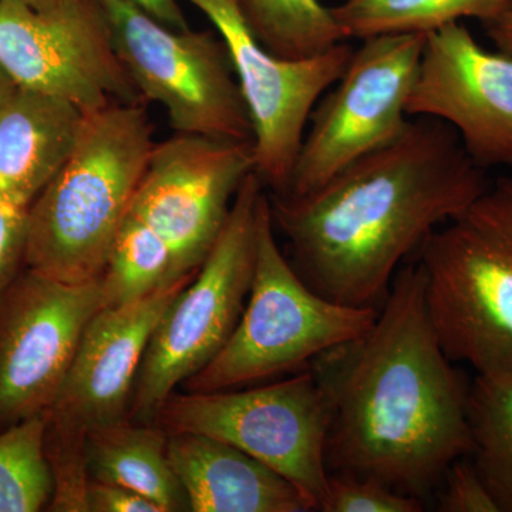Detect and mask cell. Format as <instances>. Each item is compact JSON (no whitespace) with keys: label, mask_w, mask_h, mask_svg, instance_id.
Here are the masks:
<instances>
[{"label":"cell","mask_w":512,"mask_h":512,"mask_svg":"<svg viewBox=\"0 0 512 512\" xmlns=\"http://www.w3.org/2000/svg\"><path fill=\"white\" fill-rule=\"evenodd\" d=\"M424 40L426 35L375 36L353 49L345 72L309 117L291 183L281 195L316 190L406 130L407 97Z\"/></svg>","instance_id":"9"},{"label":"cell","mask_w":512,"mask_h":512,"mask_svg":"<svg viewBox=\"0 0 512 512\" xmlns=\"http://www.w3.org/2000/svg\"><path fill=\"white\" fill-rule=\"evenodd\" d=\"M484 28L495 49L512 57V8L497 19L484 23Z\"/></svg>","instance_id":"29"},{"label":"cell","mask_w":512,"mask_h":512,"mask_svg":"<svg viewBox=\"0 0 512 512\" xmlns=\"http://www.w3.org/2000/svg\"><path fill=\"white\" fill-rule=\"evenodd\" d=\"M266 197L254 171L239 188L204 264L158 320L138 370L128 419L156 420L165 400L210 365L231 338L251 291Z\"/></svg>","instance_id":"6"},{"label":"cell","mask_w":512,"mask_h":512,"mask_svg":"<svg viewBox=\"0 0 512 512\" xmlns=\"http://www.w3.org/2000/svg\"><path fill=\"white\" fill-rule=\"evenodd\" d=\"M379 309L330 301L303 281L276 242L268 194L244 312L210 365L183 384L185 392L238 389L308 369L319 356L372 328Z\"/></svg>","instance_id":"5"},{"label":"cell","mask_w":512,"mask_h":512,"mask_svg":"<svg viewBox=\"0 0 512 512\" xmlns=\"http://www.w3.org/2000/svg\"><path fill=\"white\" fill-rule=\"evenodd\" d=\"M330 417L328 394L308 367L251 389L175 392L154 421L168 434H204L232 444L291 481L322 511Z\"/></svg>","instance_id":"7"},{"label":"cell","mask_w":512,"mask_h":512,"mask_svg":"<svg viewBox=\"0 0 512 512\" xmlns=\"http://www.w3.org/2000/svg\"><path fill=\"white\" fill-rule=\"evenodd\" d=\"M46 412L0 430V512L47 510L53 478L45 453Z\"/></svg>","instance_id":"23"},{"label":"cell","mask_w":512,"mask_h":512,"mask_svg":"<svg viewBox=\"0 0 512 512\" xmlns=\"http://www.w3.org/2000/svg\"><path fill=\"white\" fill-rule=\"evenodd\" d=\"M26 5L32 6L35 9H50L53 6L60 5L64 0H22Z\"/></svg>","instance_id":"31"},{"label":"cell","mask_w":512,"mask_h":512,"mask_svg":"<svg viewBox=\"0 0 512 512\" xmlns=\"http://www.w3.org/2000/svg\"><path fill=\"white\" fill-rule=\"evenodd\" d=\"M424 501L372 478L330 474L320 512H421Z\"/></svg>","instance_id":"24"},{"label":"cell","mask_w":512,"mask_h":512,"mask_svg":"<svg viewBox=\"0 0 512 512\" xmlns=\"http://www.w3.org/2000/svg\"><path fill=\"white\" fill-rule=\"evenodd\" d=\"M0 63L20 89L69 101L83 114L144 101L99 0H64L50 9L0 0Z\"/></svg>","instance_id":"10"},{"label":"cell","mask_w":512,"mask_h":512,"mask_svg":"<svg viewBox=\"0 0 512 512\" xmlns=\"http://www.w3.org/2000/svg\"><path fill=\"white\" fill-rule=\"evenodd\" d=\"M143 103L83 114L66 161L28 211L25 266L66 282L99 279L154 144Z\"/></svg>","instance_id":"3"},{"label":"cell","mask_w":512,"mask_h":512,"mask_svg":"<svg viewBox=\"0 0 512 512\" xmlns=\"http://www.w3.org/2000/svg\"><path fill=\"white\" fill-rule=\"evenodd\" d=\"M183 276L167 242L128 212L99 276L103 306L140 301Z\"/></svg>","instance_id":"21"},{"label":"cell","mask_w":512,"mask_h":512,"mask_svg":"<svg viewBox=\"0 0 512 512\" xmlns=\"http://www.w3.org/2000/svg\"><path fill=\"white\" fill-rule=\"evenodd\" d=\"M437 498L440 512H500L473 461L458 458L444 473Z\"/></svg>","instance_id":"25"},{"label":"cell","mask_w":512,"mask_h":512,"mask_svg":"<svg viewBox=\"0 0 512 512\" xmlns=\"http://www.w3.org/2000/svg\"><path fill=\"white\" fill-rule=\"evenodd\" d=\"M114 47L144 101L175 133L252 141L251 117L220 35L171 29L131 0H99Z\"/></svg>","instance_id":"8"},{"label":"cell","mask_w":512,"mask_h":512,"mask_svg":"<svg viewBox=\"0 0 512 512\" xmlns=\"http://www.w3.org/2000/svg\"><path fill=\"white\" fill-rule=\"evenodd\" d=\"M254 171L252 141L175 133L154 144L128 212L167 242L181 275L194 274Z\"/></svg>","instance_id":"12"},{"label":"cell","mask_w":512,"mask_h":512,"mask_svg":"<svg viewBox=\"0 0 512 512\" xmlns=\"http://www.w3.org/2000/svg\"><path fill=\"white\" fill-rule=\"evenodd\" d=\"M168 433L156 421L121 420L87 433L86 460L94 481L123 485L163 512L190 511L167 451Z\"/></svg>","instance_id":"18"},{"label":"cell","mask_w":512,"mask_h":512,"mask_svg":"<svg viewBox=\"0 0 512 512\" xmlns=\"http://www.w3.org/2000/svg\"><path fill=\"white\" fill-rule=\"evenodd\" d=\"M417 262L431 322L451 362L512 367V177L498 178L424 239Z\"/></svg>","instance_id":"4"},{"label":"cell","mask_w":512,"mask_h":512,"mask_svg":"<svg viewBox=\"0 0 512 512\" xmlns=\"http://www.w3.org/2000/svg\"><path fill=\"white\" fill-rule=\"evenodd\" d=\"M141 9L146 10L148 15L156 18L158 22L164 23L171 29H190L187 25L183 10L175 0H131Z\"/></svg>","instance_id":"28"},{"label":"cell","mask_w":512,"mask_h":512,"mask_svg":"<svg viewBox=\"0 0 512 512\" xmlns=\"http://www.w3.org/2000/svg\"><path fill=\"white\" fill-rule=\"evenodd\" d=\"M167 451L192 512L315 511L291 481L225 441L170 433Z\"/></svg>","instance_id":"16"},{"label":"cell","mask_w":512,"mask_h":512,"mask_svg":"<svg viewBox=\"0 0 512 512\" xmlns=\"http://www.w3.org/2000/svg\"><path fill=\"white\" fill-rule=\"evenodd\" d=\"M194 274L127 305L100 309L84 329L62 386L46 410V429L87 433L128 419L138 370L165 309Z\"/></svg>","instance_id":"15"},{"label":"cell","mask_w":512,"mask_h":512,"mask_svg":"<svg viewBox=\"0 0 512 512\" xmlns=\"http://www.w3.org/2000/svg\"><path fill=\"white\" fill-rule=\"evenodd\" d=\"M467 419L471 461L498 511L512 512V367L477 373L468 386Z\"/></svg>","instance_id":"19"},{"label":"cell","mask_w":512,"mask_h":512,"mask_svg":"<svg viewBox=\"0 0 512 512\" xmlns=\"http://www.w3.org/2000/svg\"><path fill=\"white\" fill-rule=\"evenodd\" d=\"M16 89H18V86H16L12 77L9 76L5 67L0 63V103H2L3 100L8 99L10 94L15 92Z\"/></svg>","instance_id":"30"},{"label":"cell","mask_w":512,"mask_h":512,"mask_svg":"<svg viewBox=\"0 0 512 512\" xmlns=\"http://www.w3.org/2000/svg\"><path fill=\"white\" fill-rule=\"evenodd\" d=\"M252 32L274 55L298 60L346 42L332 8L320 0H241Z\"/></svg>","instance_id":"22"},{"label":"cell","mask_w":512,"mask_h":512,"mask_svg":"<svg viewBox=\"0 0 512 512\" xmlns=\"http://www.w3.org/2000/svg\"><path fill=\"white\" fill-rule=\"evenodd\" d=\"M328 394L330 474L424 498L470 456L468 386L444 352L419 262L394 275L372 328L311 366Z\"/></svg>","instance_id":"1"},{"label":"cell","mask_w":512,"mask_h":512,"mask_svg":"<svg viewBox=\"0 0 512 512\" xmlns=\"http://www.w3.org/2000/svg\"><path fill=\"white\" fill-rule=\"evenodd\" d=\"M103 308L99 279L73 285L20 271L0 295V430L52 406L84 329Z\"/></svg>","instance_id":"13"},{"label":"cell","mask_w":512,"mask_h":512,"mask_svg":"<svg viewBox=\"0 0 512 512\" xmlns=\"http://www.w3.org/2000/svg\"><path fill=\"white\" fill-rule=\"evenodd\" d=\"M89 512H163L154 501L123 485L90 478L87 487Z\"/></svg>","instance_id":"27"},{"label":"cell","mask_w":512,"mask_h":512,"mask_svg":"<svg viewBox=\"0 0 512 512\" xmlns=\"http://www.w3.org/2000/svg\"><path fill=\"white\" fill-rule=\"evenodd\" d=\"M512 0H343L332 12L346 40L383 35H429L463 19L491 22Z\"/></svg>","instance_id":"20"},{"label":"cell","mask_w":512,"mask_h":512,"mask_svg":"<svg viewBox=\"0 0 512 512\" xmlns=\"http://www.w3.org/2000/svg\"><path fill=\"white\" fill-rule=\"evenodd\" d=\"M456 131L417 117L396 140L302 195H269L293 268L313 291L380 308L399 266L490 185Z\"/></svg>","instance_id":"2"},{"label":"cell","mask_w":512,"mask_h":512,"mask_svg":"<svg viewBox=\"0 0 512 512\" xmlns=\"http://www.w3.org/2000/svg\"><path fill=\"white\" fill-rule=\"evenodd\" d=\"M406 111L443 121L484 170L512 167V57L461 22L426 35Z\"/></svg>","instance_id":"14"},{"label":"cell","mask_w":512,"mask_h":512,"mask_svg":"<svg viewBox=\"0 0 512 512\" xmlns=\"http://www.w3.org/2000/svg\"><path fill=\"white\" fill-rule=\"evenodd\" d=\"M83 113L69 101L15 90L0 103V198L29 208L74 146Z\"/></svg>","instance_id":"17"},{"label":"cell","mask_w":512,"mask_h":512,"mask_svg":"<svg viewBox=\"0 0 512 512\" xmlns=\"http://www.w3.org/2000/svg\"><path fill=\"white\" fill-rule=\"evenodd\" d=\"M188 2L211 20L227 46L254 130L256 175L266 190L285 194L309 117L345 72L353 47L342 42L306 59H282L252 32L241 0Z\"/></svg>","instance_id":"11"},{"label":"cell","mask_w":512,"mask_h":512,"mask_svg":"<svg viewBox=\"0 0 512 512\" xmlns=\"http://www.w3.org/2000/svg\"><path fill=\"white\" fill-rule=\"evenodd\" d=\"M28 211L0 198V295L25 268Z\"/></svg>","instance_id":"26"}]
</instances>
